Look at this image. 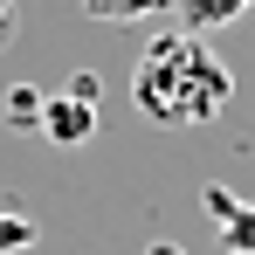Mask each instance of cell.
I'll return each instance as SVG.
<instances>
[{
  "instance_id": "52a82bcc",
  "label": "cell",
  "mask_w": 255,
  "mask_h": 255,
  "mask_svg": "<svg viewBox=\"0 0 255 255\" xmlns=\"http://www.w3.org/2000/svg\"><path fill=\"white\" fill-rule=\"evenodd\" d=\"M7 97H14V104H7V125H42V90H7Z\"/></svg>"
},
{
  "instance_id": "ba28073f",
  "label": "cell",
  "mask_w": 255,
  "mask_h": 255,
  "mask_svg": "<svg viewBox=\"0 0 255 255\" xmlns=\"http://www.w3.org/2000/svg\"><path fill=\"white\" fill-rule=\"evenodd\" d=\"M7 35H14V0H0V48H7Z\"/></svg>"
},
{
  "instance_id": "7a4b0ae2",
  "label": "cell",
  "mask_w": 255,
  "mask_h": 255,
  "mask_svg": "<svg viewBox=\"0 0 255 255\" xmlns=\"http://www.w3.org/2000/svg\"><path fill=\"white\" fill-rule=\"evenodd\" d=\"M90 131H97V83L90 76H76L62 97H42V138L48 145L76 152V145H90Z\"/></svg>"
},
{
  "instance_id": "6da1fadb",
  "label": "cell",
  "mask_w": 255,
  "mask_h": 255,
  "mask_svg": "<svg viewBox=\"0 0 255 255\" xmlns=\"http://www.w3.org/2000/svg\"><path fill=\"white\" fill-rule=\"evenodd\" d=\"M228 97H235L228 62H221L207 42L179 35V28L159 35V42L138 55V69H131V104H138V118H145V125H166V131L214 125V118L228 111Z\"/></svg>"
},
{
  "instance_id": "9c48e42d",
  "label": "cell",
  "mask_w": 255,
  "mask_h": 255,
  "mask_svg": "<svg viewBox=\"0 0 255 255\" xmlns=\"http://www.w3.org/2000/svg\"><path fill=\"white\" fill-rule=\"evenodd\" d=\"M152 255H179V249H172V242H152Z\"/></svg>"
},
{
  "instance_id": "8992f818",
  "label": "cell",
  "mask_w": 255,
  "mask_h": 255,
  "mask_svg": "<svg viewBox=\"0 0 255 255\" xmlns=\"http://www.w3.org/2000/svg\"><path fill=\"white\" fill-rule=\"evenodd\" d=\"M35 221L28 214H14V207H0V255H21V249H35Z\"/></svg>"
},
{
  "instance_id": "3957f363",
  "label": "cell",
  "mask_w": 255,
  "mask_h": 255,
  "mask_svg": "<svg viewBox=\"0 0 255 255\" xmlns=\"http://www.w3.org/2000/svg\"><path fill=\"white\" fill-rule=\"evenodd\" d=\"M200 200L214 214V235L228 255H255V200H235L228 186H200Z\"/></svg>"
},
{
  "instance_id": "5b68a950",
  "label": "cell",
  "mask_w": 255,
  "mask_h": 255,
  "mask_svg": "<svg viewBox=\"0 0 255 255\" xmlns=\"http://www.w3.org/2000/svg\"><path fill=\"white\" fill-rule=\"evenodd\" d=\"M159 7H172V0H83L90 21H145V14H159Z\"/></svg>"
},
{
  "instance_id": "277c9868",
  "label": "cell",
  "mask_w": 255,
  "mask_h": 255,
  "mask_svg": "<svg viewBox=\"0 0 255 255\" xmlns=\"http://www.w3.org/2000/svg\"><path fill=\"white\" fill-rule=\"evenodd\" d=\"M172 7H179V35L200 42V35H214V28H228L235 14H249L255 0H172Z\"/></svg>"
}]
</instances>
